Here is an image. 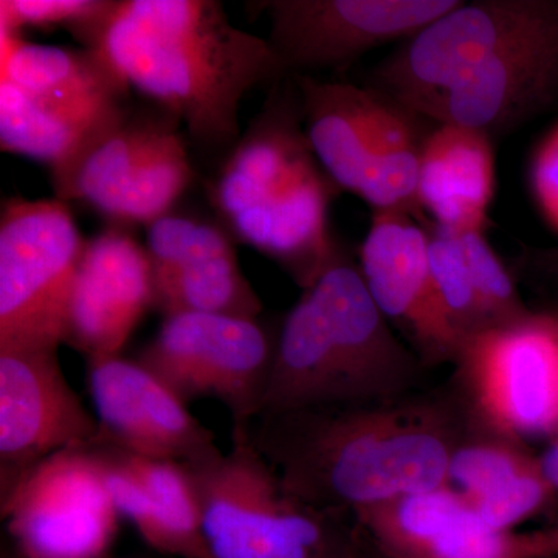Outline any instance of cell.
<instances>
[{
    "label": "cell",
    "mask_w": 558,
    "mask_h": 558,
    "mask_svg": "<svg viewBox=\"0 0 558 558\" xmlns=\"http://www.w3.org/2000/svg\"><path fill=\"white\" fill-rule=\"evenodd\" d=\"M245 432L295 497L352 517L446 487L461 440L442 411L395 400L263 414Z\"/></svg>",
    "instance_id": "6da1fadb"
},
{
    "label": "cell",
    "mask_w": 558,
    "mask_h": 558,
    "mask_svg": "<svg viewBox=\"0 0 558 558\" xmlns=\"http://www.w3.org/2000/svg\"><path fill=\"white\" fill-rule=\"evenodd\" d=\"M89 43L123 86L167 106L207 146L234 142L244 95L288 73L269 40L209 0L117 2Z\"/></svg>",
    "instance_id": "7a4b0ae2"
},
{
    "label": "cell",
    "mask_w": 558,
    "mask_h": 558,
    "mask_svg": "<svg viewBox=\"0 0 558 558\" xmlns=\"http://www.w3.org/2000/svg\"><path fill=\"white\" fill-rule=\"evenodd\" d=\"M418 363L359 267L339 255L282 323L259 416L392 402L416 379Z\"/></svg>",
    "instance_id": "3957f363"
},
{
    "label": "cell",
    "mask_w": 558,
    "mask_h": 558,
    "mask_svg": "<svg viewBox=\"0 0 558 558\" xmlns=\"http://www.w3.org/2000/svg\"><path fill=\"white\" fill-rule=\"evenodd\" d=\"M333 190L339 189L318 170L296 87L278 92L211 193L234 236L277 260L306 289L340 255L328 227Z\"/></svg>",
    "instance_id": "277c9868"
},
{
    "label": "cell",
    "mask_w": 558,
    "mask_h": 558,
    "mask_svg": "<svg viewBox=\"0 0 558 558\" xmlns=\"http://www.w3.org/2000/svg\"><path fill=\"white\" fill-rule=\"evenodd\" d=\"M186 469L209 558H365L354 517L295 497L245 428L231 429L229 451Z\"/></svg>",
    "instance_id": "5b68a950"
},
{
    "label": "cell",
    "mask_w": 558,
    "mask_h": 558,
    "mask_svg": "<svg viewBox=\"0 0 558 558\" xmlns=\"http://www.w3.org/2000/svg\"><path fill=\"white\" fill-rule=\"evenodd\" d=\"M84 247L64 202L14 199L3 207L0 349L60 348Z\"/></svg>",
    "instance_id": "8992f818"
},
{
    "label": "cell",
    "mask_w": 558,
    "mask_h": 558,
    "mask_svg": "<svg viewBox=\"0 0 558 558\" xmlns=\"http://www.w3.org/2000/svg\"><path fill=\"white\" fill-rule=\"evenodd\" d=\"M275 348L258 318L191 312L165 317L137 362L185 405L218 400L233 428H248L263 411Z\"/></svg>",
    "instance_id": "52a82bcc"
},
{
    "label": "cell",
    "mask_w": 558,
    "mask_h": 558,
    "mask_svg": "<svg viewBox=\"0 0 558 558\" xmlns=\"http://www.w3.org/2000/svg\"><path fill=\"white\" fill-rule=\"evenodd\" d=\"M453 365L470 416L487 435L557 438L558 332L539 312L523 325L469 337Z\"/></svg>",
    "instance_id": "ba28073f"
},
{
    "label": "cell",
    "mask_w": 558,
    "mask_h": 558,
    "mask_svg": "<svg viewBox=\"0 0 558 558\" xmlns=\"http://www.w3.org/2000/svg\"><path fill=\"white\" fill-rule=\"evenodd\" d=\"M558 0H476L407 39L371 75L369 87L416 112L484 62L538 31Z\"/></svg>",
    "instance_id": "9c48e42d"
},
{
    "label": "cell",
    "mask_w": 558,
    "mask_h": 558,
    "mask_svg": "<svg viewBox=\"0 0 558 558\" xmlns=\"http://www.w3.org/2000/svg\"><path fill=\"white\" fill-rule=\"evenodd\" d=\"M89 447L44 459L0 499L22 557L108 556L120 515Z\"/></svg>",
    "instance_id": "30bf717a"
},
{
    "label": "cell",
    "mask_w": 558,
    "mask_h": 558,
    "mask_svg": "<svg viewBox=\"0 0 558 558\" xmlns=\"http://www.w3.org/2000/svg\"><path fill=\"white\" fill-rule=\"evenodd\" d=\"M100 438L98 418L65 379L58 349H0V498L44 459Z\"/></svg>",
    "instance_id": "8fae6325"
},
{
    "label": "cell",
    "mask_w": 558,
    "mask_h": 558,
    "mask_svg": "<svg viewBox=\"0 0 558 558\" xmlns=\"http://www.w3.org/2000/svg\"><path fill=\"white\" fill-rule=\"evenodd\" d=\"M461 0H277L271 49L288 72L332 69L396 39H410Z\"/></svg>",
    "instance_id": "7c38bea8"
},
{
    "label": "cell",
    "mask_w": 558,
    "mask_h": 558,
    "mask_svg": "<svg viewBox=\"0 0 558 558\" xmlns=\"http://www.w3.org/2000/svg\"><path fill=\"white\" fill-rule=\"evenodd\" d=\"M371 299L424 365L457 362L462 339L440 307L428 264V229L410 213L374 211L360 247Z\"/></svg>",
    "instance_id": "4fadbf2b"
},
{
    "label": "cell",
    "mask_w": 558,
    "mask_h": 558,
    "mask_svg": "<svg viewBox=\"0 0 558 558\" xmlns=\"http://www.w3.org/2000/svg\"><path fill=\"white\" fill-rule=\"evenodd\" d=\"M87 385L101 438L137 457L197 465L218 457L211 429L137 360L89 362Z\"/></svg>",
    "instance_id": "5bb4252c"
},
{
    "label": "cell",
    "mask_w": 558,
    "mask_h": 558,
    "mask_svg": "<svg viewBox=\"0 0 558 558\" xmlns=\"http://www.w3.org/2000/svg\"><path fill=\"white\" fill-rule=\"evenodd\" d=\"M558 102V10L538 31L499 51L450 89L422 105L418 116L508 134Z\"/></svg>",
    "instance_id": "9a60e30c"
},
{
    "label": "cell",
    "mask_w": 558,
    "mask_h": 558,
    "mask_svg": "<svg viewBox=\"0 0 558 558\" xmlns=\"http://www.w3.org/2000/svg\"><path fill=\"white\" fill-rule=\"evenodd\" d=\"M148 255L154 306L165 317L193 312L258 318L263 311L229 236L211 223L163 216L149 223Z\"/></svg>",
    "instance_id": "2e32d148"
},
{
    "label": "cell",
    "mask_w": 558,
    "mask_h": 558,
    "mask_svg": "<svg viewBox=\"0 0 558 558\" xmlns=\"http://www.w3.org/2000/svg\"><path fill=\"white\" fill-rule=\"evenodd\" d=\"M154 306L148 250L120 230L86 242L68 315L64 341L87 362L119 357L132 332Z\"/></svg>",
    "instance_id": "e0dca14e"
},
{
    "label": "cell",
    "mask_w": 558,
    "mask_h": 558,
    "mask_svg": "<svg viewBox=\"0 0 558 558\" xmlns=\"http://www.w3.org/2000/svg\"><path fill=\"white\" fill-rule=\"evenodd\" d=\"M354 519L388 558H535L531 532L488 527L447 487L360 510Z\"/></svg>",
    "instance_id": "ac0fdd59"
},
{
    "label": "cell",
    "mask_w": 558,
    "mask_h": 558,
    "mask_svg": "<svg viewBox=\"0 0 558 558\" xmlns=\"http://www.w3.org/2000/svg\"><path fill=\"white\" fill-rule=\"evenodd\" d=\"M494 140L453 123H436L422 150L417 199L435 227L453 234L486 230L495 191Z\"/></svg>",
    "instance_id": "d6986e66"
},
{
    "label": "cell",
    "mask_w": 558,
    "mask_h": 558,
    "mask_svg": "<svg viewBox=\"0 0 558 558\" xmlns=\"http://www.w3.org/2000/svg\"><path fill=\"white\" fill-rule=\"evenodd\" d=\"M312 150L339 190L357 196L392 100L373 87L293 75Z\"/></svg>",
    "instance_id": "ffe728a7"
},
{
    "label": "cell",
    "mask_w": 558,
    "mask_h": 558,
    "mask_svg": "<svg viewBox=\"0 0 558 558\" xmlns=\"http://www.w3.org/2000/svg\"><path fill=\"white\" fill-rule=\"evenodd\" d=\"M0 81L81 119L113 121L123 117L119 95L126 86L92 51L80 54L0 33Z\"/></svg>",
    "instance_id": "44dd1931"
},
{
    "label": "cell",
    "mask_w": 558,
    "mask_h": 558,
    "mask_svg": "<svg viewBox=\"0 0 558 558\" xmlns=\"http://www.w3.org/2000/svg\"><path fill=\"white\" fill-rule=\"evenodd\" d=\"M124 117L94 121L43 105L20 87L0 81V146L50 165L53 178L68 170L81 153Z\"/></svg>",
    "instance_id": "7402d4cb"
},
{
    "label": "cell",
    "mask_w": 558,
    "mask_h": 558,
    "mask_svg": "<svg viewBox=\"0 0 558 558\" xmlns=\"http://www.w3.org/2000/svg\"><path fill=\"white\" fill-rule=\"evenodd\" d=\"M427 121L392 100L357 194L373 211H403L421 219L417 190L422 150L432 132H424Z\"/></svg>",
    "instance_id": "603a6c76"
},
{
    "label": "cell",
    "mask_w": 558,
    "mask_h": 558,
    "mask_svg": "<svg viewBox=\"0 0 558 558\" xmlns=\"http://www.w3.org/2000/svg\"><path fill=\"white\" fill-rule=\"evenodd\" d=\"M124 451V450H123ZM128 462L148 490L154 510L149 545L182 558H209L199 501L186 465L128 453Z\"/></svg>",
    "instance_id": "cb8c5ba5"
},
{
    "label": "cell",
    "mask_w": 558,
    "mask_h": 558,
    "mask_svg": "<svg viewBox=\"0 0 558 558\" xmlns=\"http://www.w3.org/2000/svg\"><path fill=\"white\" fill-rule=\"evenodd\" d=\"M190 179L189 154L182 138L174 132L160 130L102 215L128 222H156L167 216Z\"/></svg>",
    "instance_id": "d4e9b609"
},
{
    "label": "cell",
    "mask_w": 558,
    "mask_h": 558,
    "mask_svg": "<svg viewBox=\"0 0 558 558\" xmlns=\"http://www.w3.org/2000/svg\"><path fill=\"white\" fill-rule=\"evenodd\" d=\"M538 459L529 457L513 440L487 435L475 440H459L451 454L446 487L468 502L501 490L537 468Z\"/></svg>",
    "instance_id": "484cf974"
},
{
    "label": "cell",
    "mask_w": 558,
    "mask_h": 558,
    "mask_svg": "<svg viewBox=\"0 0 558 558\" xmlns=\"http://www.w3.org/2000/svg\"><path fill=\"white\" fill-rule=\"evenodd\" d=\"M428 264L440 307L462 343L490 329L473 289L458 234L433 226L428 229Z\"/></svg>",
    "instance_id": "4316f807"
},
{
    "label": "cell",
    "mask_w": 558,
    "mask_h": 558,
    "mask_svg": "<svg viewBox=\"0 0 558 558\" xmlns=\"http://www.w3.org/2000/svg\"><path fill=\"white\" fill-rule=\"evenodd\" d=\"M472 278L473 289L490 329L509 328L531 322L535 312L520 299L519 290L484 231L458 234Z\"/></svg>",
    "instance_id": "83f0119b"
},
{
    "label": "cell",
    "mask_w": 558,
    "mask_h": 558,
    "mask_svg": "<svg viewBox=\"0 0 558 558\" xmlns=\"http://www.w3.org/2000/svg\"><path fill=\"white\" fill-rule=\"evenodd\" d=\"M116 3L102 0H2L0 33L20 36L24 27L64 25L80 31L81 36L89 40Z\"/></svg>",
    "instance_id": "f1b7e54d"
},
{
    "label": "cell",
    "mask_w": 558,
    "mask_h": 558,
    "mask_svg": "<svg viewBox=\"0 0 558 558\" xmlns=\"http://www.w3.org/2000/svg\"><path fill=\"white\" fill-rule=\"evenodd\" d=\"M553 494L554 488L537 464L501 490L469 505L488 527L512 532L521 521L542 510Z\"/></svg>",
    "instance_id": "f546056e"
},
{
    "label": "cell",
    "mask_w": 558,
    "mask_h": 558,
    "mask_svg": "<svg viewBox=\"0 0 558 558\" xmlns=\"http://www.w3.org/2000/svg\"><path fill=\"white\" fill-rule=\"evenodd\" d=\"M529 180L543 219L558 233V123L535 148Z\"/></svg>",
    "instance_id": "4dcf8cb0"
},
{
    "label": "cell",
    "mask_w": 558,
    "mask_h": 558,
    "mask_svg": "<svg viewBox=\"0 0 558 558\" xmlns=\"http://www.w3.org/2000/svg\"><path fill=\"white\" fill-rule=\"evenodd\" d=\"M531 537L535 558H558V523L531 532Z\"/></svg>",
    "instance_id": "1f68e13d"
},
{
    "label": "cell",
    "mask_w": 558,
    "mask_h": 558,
    "mask_svg": "<svg viewBox=\"0 0 558 558\" xmlns=\"http://www.w3.org/2000/svg\"><path fill=\"white\" fill-rule=\"evenodd\" d=\"M537 459L543 476L548 481L554 492H558V436L553 439L548 449L543 451L542 457Z\"/></svg>",
    "instance_id": "d6a6232c"
},
{
    "label": "cell",
    "mask_w": 558,
    "mask_h": 558,
    "mask_svg": "<svg viewBox=\"0 0 558 558\" xmlns=\"http://www.w3.org/2000/svg\"><path fill=\"white\" fill-rule=\"evenodd\" d=\"M542 318L545 319L546 323L558 332V307L557 310H550L545 312H539Z\"/></svg>",
    "instance_id": "836d02e7"
},
{
    "label": "cell",
    "mask_w": 558,
    "mask_h": 558,
    "mask_svg": "<svg viewBox=\"0 0 558 558\" xmlns=\"http://www.w3.org/2000/svg\"><path fill=\"white\" fill-rule=\"evenodd\" d=\"M102 558H112V557L106 556V557H102Z\"/></svg>",
    "instance_id": "e575fe53"
}]
</instances>
